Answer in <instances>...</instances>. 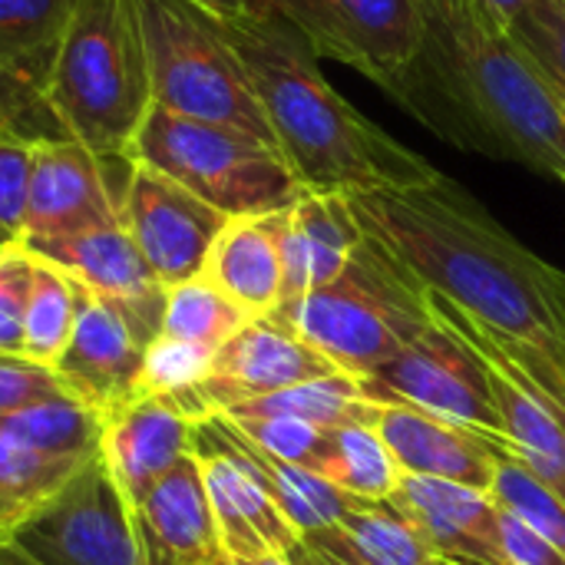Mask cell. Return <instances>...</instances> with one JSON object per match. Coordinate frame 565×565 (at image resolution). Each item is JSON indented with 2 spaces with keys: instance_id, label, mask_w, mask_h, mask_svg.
<instances>
[{
  "instance_id": "1",
  "label": "cell",
  "mask_w": 565,
  "mask_h": 565,
  "mask_svg": "<svg viewBox=\"0 0 565 565\" xmlns=\"http://www.w3.org/2000/svg\"><path fill=\"white\" fill-rule=\"evenodd\" d=\"M344 199L367 238L427 291L493 331L565 411V271L513 238L444 172Z\"/></svg>"
},
{
  "instance_id": "2",
  "label": "cell",
  "mask_w": 565,
  "mask_h": 565,
  "mask_svg": "<svg viewBox=\"0 0 565 565\" xmlns=\"http://www.w3.org/2000/svg\"><path fill=\"white\" fill-rule=\"evenodd\" d=\"M424 40L394 99L447 142L565 182V113L483 0H417Z\"/></svg>"
},
{
  "instance_id": "3",
  "label": "cell",
  "mask_w": 565,
  "mask_h": 565,
  "mask_svg": "<svg viewBox=\"0 0 565 565\" xmlns=\"http://www.w3.org/2000/svg\"><path fill=\"white\" fill-rule=\"evenodd\" d=\"M222 26L275 146L305 192L361 195L417 185L440 172L348 103L321 73L315 50L285 20L245 10L222 20Z\"/></svg>"
},
{
  "instance_id": "4",
  "label": "cell",
  "mask_w": 565,
  "mask_h": 565,
  "mask_svg": "<svg viewBox=\"0 0 565 565\" xmlns=\"http://www.w3.org/2000/svg\"><path fill=\"white\" fill-rule=\"evenodd\" d=\"M43 93L70 139L103 162H129L152 109L132 0H79L56 43Z\"/></svg>"
},
{
  "instance_id": "5",
  "label": "cell",
  "mask_w": 565,
  "mask_h": 565,
  "mask_svg": "<svg viewBox=\"0 0 565 565\" xmlns=\"http://www.w3.org/2000/svg\"><path fill=\"white\" fill-rule=\"evenodd\" d=\"M271 318L358 381L434 328L427 288L367 235L334 281L278 305Z\"/></svg>"
},
{
  "instance_id": "6",
  "label": "cell",
  "mask_w": 565,
  "mask_h": 565,
  "mask_svg": "<svg viewBox=\"0 0 565 565\" xmlns=\"http://www.w3.org/2000/svg\"><path fill=\"white\" fill-rule=\"evenodd\" d=\"M152 106L275 142L222 17L195 0H132Z\"/></svg>"
},
{
  "instance_id": "7",
  "label": "cell",
  "mask_w": 565,
  "mask_h": 565,
  "mask_svg": "<svg viewBox=\"0 0 565 565\" xmlns=\"http://www.w3.org/2000/svg\"><path fill=\"white\" fill-rule=\"evenodd\" d=\"M129 159L166 172L228 218L281 212L305 192L275 142L162 106L149 109Z\"/></svg>"
},
{
  "instance_id": "8",
  "label": "cell",
  "mask_w": 565,
  "mask_h": 565,
  "mask_svg": "<svg viewBox=\"0 0 565 565\" xmlns=\"http://www.w3.org/2000/svg\"><path fill=\"white\" fill-rule=\"evenodd\" d=\"M248 13L285 20L318 60L344 63L387 93L424 40L417 0H248Z\"/></svg>"
},
{
  "instance_id": "9",
  "label": "cell",
  "mask_w": 565,
  "mask_h": 565,
  "mask_svg": "<svg viewBox=\"0 0 565 565\" xmlns=\"http://www.w3.org/2000/svg\"><path fill=\"white\" fill-rule=\"evenodd\" d=\"M166 291L149 298H103L83 288L76 328L53 364L60 387L96 414L139 394L149 344L162 334Z\"/></svg>"
},
{
  "instance_id": "10",
  "label": "cell",
  "mask_w": 565,
  "mask_h": 565,
  "mask_svg": "<svg viewBox=\"0 0 565 565\" xmlns=\"http://www.w3.org/2000/svg\"><path fill=\"white\" fill-rule=\"evenodd\" d=\"M361 394L371 404H407L503 437L500 407L480 354L437 318L391 364L361 377Z\"/></svg>"
},
{
  "instance_id": "11",
  "label": "cell",
  "mask_w": 565,
  "mask_h": 565,
  "mask_svg": "<svg viewBox=\"0 0 565 565\" xmlns=\"http://www.w3.org/2000/svg\"><path fill=\"white\" fill-rule=\"evenodd\" d=\"M13 543L36 565H142L132 513L99 454L13 533Z\"/></svg>"
},
{
  "instance_id": "12",
  "label": "cell",
  "mask_w": 565,
  "mask_h": 565,
  "mask_svg": "<svg viewBox=\"0 0 565 565\" xmlns=\"http://www.w3.org/2000/svg\"><path fill=\"white\" fill-rule=\"evenodd\" d=\"M430 315L444 324H450L460 338L470 341V348L480 354L493 397L500 407L503 440L510 454L540 477L559 500H565V411L513 361V354L497 341L493 331H487L480 321H473L467 311H460L454 301L427 291Z\"/></svg>"
},
{
  "instance_id": "13",
  "label": "cell",
  "mask_w": 565,
  "mask_h": 565,
  "mask_svg": "<svg viewBox=\"0 0 565 565\" xmlns=\"http://www.w3.org/2000/svg\"><path fill=\"white\" fill-rule=\"evenodd\" d=\"M119 222L162 288L202 275L228 215L202 202L166 172L129 159L119 195Z\"/></svg>"
},
{
  "instance_id": "14",
  "label": "cell",
  "mask_w": 565,
  "mask_h": 565,
  "mask_svg": "<svg viewBox=\"0 0 565 565\" xmlns=\"http://www.w3.org/2000/svg\"><path fill=\"white\" fill-rule=\"evenodd\" d=\"M192 454L202 467L205 493L228 559H262L268 553L288 556L298 546L301 536L281 516L222 414L195 420Z\"/></svg>"
},
{
  "instance_id": "15",
  "label": "cell",
  "mask_w": 565,
  "mask_h": 565,
  "mask_svg": "<svg viewBox=\"0 0 565 565\" xmlns=\"http://www.w3.org/2000/svg\"><path fill=\"white\" fill-rule=\"evenodd\" d=\"M341 374L321 351L301 341L278 318H252L212 358V371L199 387L202 417L222 414L235 404L268 397L298 384Z\"/></svg>"
},
{
  "instance_id": "16",
  "label": "cell",
  "mask_w": 565,
  "mask_h": 565,
  "mask_svg": "<svg viewBox=\"0 0 565 565\" xmlns=\"http://www.w3.org/2000/svg\"><path fill=\"white\" fill-rule=\"evenodd\" d=\"M106 166L116 162H103L76 139L36 142L23 245L119 222L122 189L113 185Z\"/></svg>"
},
{
  "instance_id": "17",
  "label": "cell",
  "mask_w": 565,
  "mask_h": 565,
  "mask_svg": "<svg viewBox=\"0 0 565 565\" xmlns=\"http://www.w3.org/2000/svg\"><path fill=\"white\" fill-rule=\"evenodd\" d=\"M364 420L381 434L401 473L450 480L477 490H490L497 457L510 450L500 434H487L407 404L367 401Z\"/></svg>"
},
{
  "instance_id": "18",
  "label": "cell",
  "mask_w": 565,
  "mask_h": 565,
  "mask_svg": "<svg viewBox=\"0 0 565 565\" xmlns=\"http://www.w3.org/2000/svg\"><path fill=\"white\" fill-rule=\"evenodd\" d=\"M103 444L99 457L132 513L149 490L192 454L195 420L162 394H136L99 414Z\"/></svg>"
},
{
  "instance_id": "19",
  "label": "cell",
  "mask_w": 565,
  "mask_h": 565,
  "mask_svg": "<svg viewBox=\"0 0 565 565\" xmlns=\"http://www.w3.org/2000/svg\"><path fill=\"white\" fill-rule=\"evenodd\" d=\"M384 503L401 513L444 563L503 565L500 503L490 490L401 473L397 490Z\"/></svg>"
},
{
  "instance_id": "20",
  "label": "cell",
  "mask_w": 565,
  "mask_h": 565,
  "mask_svg": "<svg viewBox=\"0 0 565 565\" xmlns=\"http://www.w3.org/2000/svg\"><path fill=\"white\" fill-rule=\"evenodd\" d=\"M142 565H225L195 454L182 457L132 510Z\"/></svg>"
},
{
  "instance_id": "21",
  "label": "cell",
  "mask_w": 565,
  "mask_h": 565,
  "mask_svg": "<svg viewBox=\"0 0 565 565\" xmlns=\"http://www.w3.org/2000/svg\"><path fill=\"white\" fill-rule=\"evenodd\" d=\"M361 238L344 195L301 192L281 218V305L334 281Z\"/></svg>"
},
{
  "instance_id": "22",
  "label": "cell",
  "mask_w": 565,
  "mask_h": 565,
  "mask_svg": "<svg viewBox=\"0 0 565 565\" xmlns=\"http://www.w3.org/2000/svg\"><path fill=\"white\" fill-rule=\"evenodd\" d=\"M281 212L228 218L218 232L202 275L252 318L281 305Z\"/></svg>"
},
{
  "instance_id": "23",
  "label": "cell",
  "mask_w": 565,
  "mask_h": 565,
  "mask_svg": "<svg viewBox=\"0 0 565 565\" xmlns=\"http://www.w3.org/2000/svg\"><path fill=\"white\" fill-rule=\"evenodd\" d=\"M33 255L60 265L66 275H73L83 288L103 298H149L166 291L152 268L146 265L142 252L129 238L122 222L113 225H96L76 235L63 238H46V242H30L26 245Z\"/></svg>"
},
{
  "instance_id": "24",
  "label": "cell",
  "mask_w": 565,
  "mask_h": 565,
  "mask_svg": "<svg viewBox=\"0 0 565 565\" xmlns=\"http://www.w3.org/2000/svg\"><path fill=\"white\" fill-rule=\"evenodd\" d=\"M301 543L344 565H444L401 513L371 500H354L341 523L301 536Z\"/></svg>"
},
{
  "instance_id": "25",
  "label": "cell",
  "mask_w": 565,
  "mask_h": 565,
  "mask_svg": "<svg viewBox=\"0 0 565 565\" xmlns=\"http://www.w3.org/2000/svg\"><path fill=\"white\" fill-rule=\"evenodd\" d=\"M348 497L384 503L401 483V467L381 434L361 417L344 420L324 434V444L308 467Z\"/></svg>"
},
{
  "instance_id": "26",
  "label": "cell",
  "mask_w": 565,
  "mask_h": 565,
  "mask_svg": "<svg viewBox=\"0 0 565 565\" xmlns=\"http://www.w3.org/2000/svg\"><path fill=\"white\" fill-rule=\"evenodd\" d=\"M225 417V414H222ZM228 420V417H225ZM242 454L248 457V463L258 470V477L265 480L271 500L278 503L281 516L295 526L298 536H311V533H321L334 523H341V516L351 510V503L358 497H348L341 493L338 487H331L324 477L305 470V467H295V463H285L271 454H265L262 447H255L232 420H228Z\"/></svg>"
},
{
  "instance_id": "27",
  "label": "cell",
  "mask_w": 565,
  "mask_h": 565,
  "mask_svg": "<svg viewBox=\"0 0 565 565\" xmlns=\"http://www.w3.org/2000/svg\"><path fill=\"white\" fill-rule=\"evenodd\" d=\"M0 430H7L17 444L40 457L86 463L99 454L103 420L93 407L70 397L66 391L43 397L23 411L3 414Z\"/></svg>"
},
{
  "instance_id": "28",
  "label": "cell",
  "mask_w": 565,
  "mask_h": 565,
  "mask_svg": "<svg viewBox=\"0 0 565 565\" xmlns=\"http://www.w3.org/2000/svg\"><path fill=\"white\" fill-rule=\"evenodd\" d=\"M79 467L83 463L73 460L40 457L0 430V540H13V533L79 473Z\"/></svg>"
},
{
  "instance_id": "29",
  "label": "cell",
  "mask_w": 565,
  "mask_h": 565,
  "mask_svg": "<svg viewBox=\"0 0 565 565\" xmlns=\"http://www.w3.org/2000/svg\"><path fill=\"white\" fill-rule=\"evenodd\" d=\"M76 7L79 0H0V60L43 89Z\"/></svg>"
},
{
  "instance_id": "30",
  "label": "cell",
  "mask_w": 565,
  "mask_h": 565,
  "mask_svg": "<svg viewBox=\"0 0 565 565\" xmlns=\"http://www.w3.org/2000/svg\"><path fill=\"white\" fill-rule=\"evenodd\" d=\"M33 258L36 262H33V288L23 321V358L53 367L76 328L83 285L73 275H66L60 265L40 255Z\"/></svg>"
},
{
  "instance_id": "31",
  "label": "cell",
  "mask_w": 565,
  "mask_h": 565,
  "mask_svg": "<svg viewBox=\"0 0 565 565\" xmlns=\"http://www.w3.org/2000/svg\"><path fill=\"white\" fill-rule=\"evenodd\" d=\"M252 315L238 308L222 288H215L205 275H195L182 285L166 288V315L162 334L179 341H195L205 348H222L232 334H238Z\"/></svg>"
},
{
  "instance_id": "32",
  "label": "cell",
  "mask_w": 565,
  "mask_h": 565,
  "mask_svg": "<svg viewBox=\"0 0 565 565\" xmlns=\"http://www.w3.org/2000/svg\"><path fill=\"white\" fill-rule=\"evenodd\" d=\"M367 407L361 394V381L351 374L321 377L311 384H298L268 397H255L222 411L225 417H298L318 427H338L344 420L361 417Z\"/></svg>"
},
{
  "instance_id": "33",
  "label": "cell",
  "mask_w": 565,
  "mask_h": 565,
  "mask_svg": "<svg viewBox=\"0 0 565 565\" xmlns=\"http://www.w3.org/2000/svg\"><path fill=\"white\" fill-rule=\"evenodd\" d=\"M212 358H215V348L159 334L146 351L139 394L172 397L192 420H202V407L195 394L212 371Z\"/></svg>"
},
{
  "instance_id": "34",
  "label": "cell",
  "mask_w": 565,
  "mask_h": 565,
  "mask_svg": "<svg viewBox=\"0 0 565 565\" xmlns=\"http://www.w3.org/2000/svg\"><path fill=\"white\" fill-rule=\"evenodd\" d=\"M490 493L507 513L520 516L526 526H533L543 540L565 553V500H559L540 477H533L510 450L497 457Z\"/></svg>"
},
{
  "instance_id": "35",
  "label": "cell",
  "mask_w": 565,
  "mask_h": 565,
  "mask_svg": "<svg viewBox=\"0 0 565 565\" xmlns=\"http://www.w3.org/2000/svg\"><path fill=\"white\" fill-rule=\"evenodd\" d=\"M510 36L565 113V0H533L510 23Z\"/></svg>"
},
{
  "instance_id": "36",
  "label": "cell",
  "mask_w": 565,
  "mask_h": 565,
  "mask_svg": "<svg viewBox=\"0 0 565 565\" xmlns=\"http://www.w3.org/2000/svg\"><path fill=\"white\" fill-rule=\"evenodd\" d=\"M0 122L3 129L30 139V142H50V139H70L63 122L56 119L46 93L20 76L13 66L0 60Z\"/></svg>"
},
{
  "instance_id": "37",
  "label": "cell",
  "mask_w": 565,
  "mask_h": 565,
  "mask_svg": "<svg viewBox=\"0 0 565 565\" xmlns=\"http://www.w3.org/2000/svg\"><path fill=\"white\" fill-rule=\"evenodd\" d=\"M36 142L0 129V245L23 242Z\"/></svg>"
},
{
  "instance_id": "38",
  "label": "cell",
  "mask_w": 565,
  "mask_h": 565,
  "mask_svg": "<svg viewBox=\"0 0 565 565\" xmlns=\"http://www.w3.org/2000/svg\"><path fill=\"white\" fill-rule=\"evenodd\" d=\"M255 447H262L265 454L285 460V463H295V467H311L321 444H324V434L331 427H318V424H308V420H298V417H228Z\"/></svg>"
},
{
  "instance_id": "39",
  "label": "cell",
  "mask_w": 565,
  "mask_h": 565,
  "mask_svg": "<svg viewBox=\"0 0 565 565\" xmlns=\"http://www.w3.org/2000/svg\"><path fill=\"white\" fill-rule=\"evenodd\" d=\"M33 252L23 242L0 245V354H23V321L33 288Z\"/></svg>"
},
{
  "instance_id": "40",
  "label": "cell",
  "mask_w": 565,
  "mask_h": 565,
  "mask_svg": "<svg viewBox=\"0 0 565 565\" xmlns=\"http://www.w3.org/2000/svg\"><path fill=\"white\" fill-rule=\"evenodd\" d=\"M60 381L53 367L26 361L23 354H0V417L23 411L43 397L60 394Z\"/></svg>"
},
{
  "instance_id": "41",
  "label": "cell",
  "mask_w": 565,
  "mask_h": 565,
  "mask_svg": "<svg viewBox=\"0 0 565 565\" xmlns=\"http://www.w3.org/2000/svg\"><path fill=\"white\" fill-rule=\"evenodd\" d=\"M500 556L503 565H565V553L533 526L500 507Z\"/></svg>"
},
{
  "instance_id": "42",
  "label": "cell",
  "mask_w": 565,
  "mask_h": 565,
  "mask_svg": "<svg viewBox=\"0 0 565 565\" xmlns=\"http://www.w3.org/2000/svg\"><path fill=\"white\" fill-rule=\"evenodd\" d=\"M483 3H487V7H490V13H493V17L510 30V23L526 10L533 0H483Z\"/></svg>"
},
{
  "instance_id": "43",
  "label": "cell",
  "mask_w": 565,
  "mask_h": 565,
  "mask_svg": "<svg viewBox=\"0 0 565 565\" xmlns=\"http://www.w3.org/2000/svg\"><path fill=\"white\" fill-rule=\"evenodd\" d=\"M288 559H291L295 565H344V563H338L334 556H328V553H321V550H315V546L301 543V540H298V546L288 553Z\"/></svg>"
},
{
  "instance_id": "44",
  "label": "cell",
  "mask_w": 565,
  "mask_h": 565,
  "mask_svg": "<svg viewBox=\"0 0 565 565\" xmlns=\"http://www.w3.org/2000/svg\"><path fill=\"white\" fill-rule=\"evenodd\" d=\"M195 3H202L205 10H212V13H215V17H222V20L238 17V13H245V10H248V0H195Z\"/></svg>"
},
{
  "instance_id": "45",
  "label": "cell",
  "mask_w": 565,
  "mask_h": 565,
  "mask_svg": "<svg viewBox=\"0 0 565 565\" xmlns=\"http://www.w3.org/2000/svg\"><path fill=\"white\" fill-rule=\"evenodd\" d=\"M0 565H36L13 540H0Z\"/></svg>"
},
{
  "instance_id": "46",
  "label": "cell",
  "mask_w": 565,
  "mask_h": 565,
  "mask_svg": "<svg viewBox=\"0 0 565 565\" xmlns=\"http://www.w3.org/2000/svg\"><path fill=\"white\" fill-rule=\"evenodd\" d=\"M235 565H295L288 556H278V553H268L262 559H232Z\"/></svg>"
},
{
  "instance_id": "47",
  "label": "cell",
  "mask_w": 565,
  "mask_h": 565,
  "mask_svg": "<svg viewBox=\"0 0 565 565\" xmlns=\"http://www.w3.org/2000/svg\"><path fill=\"white\" fill-rule=\"evenodd\" d=\"M444 565H457V563H444Z\"/></svg>"
},
{
  "instance_id": "48",
  "label": "cell",
  "mask_w": 565,
  "mask_h": 565,
  "mask_svg": "<svg viewBox=\"0 0 565 565\" xmlns=\"http://www.w3.org/2000/svg\"><path fill=\"white\" fill-rule=\"evenodd\" d=\"M0 129H3V122H0Z\"/></svg>"
}]
</instances>
